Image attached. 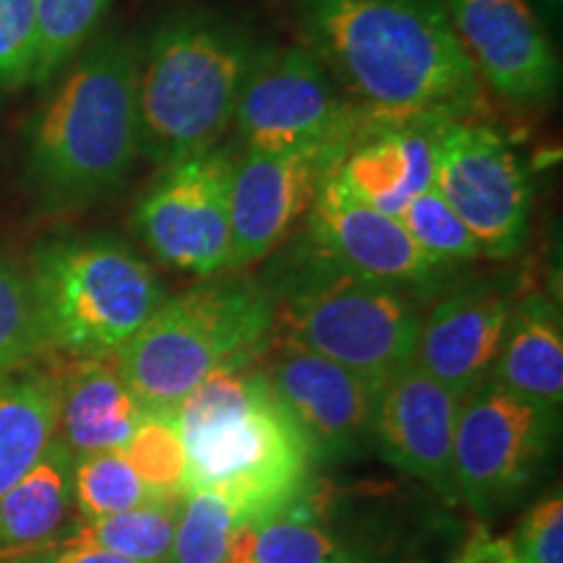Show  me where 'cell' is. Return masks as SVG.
I'll return each instance as SVG.
<instances>
[{
    "mask_svg": "<svg viewBox=\"0 0 563 563\" xmlns=\"http://www.w3.org/2000/svg\"><path fill=\"white\" fill-rule=\"evenodd\" d=\"M308 47L371 118H473L483 81L443 0H290Z\"/></svg>",
    "mask_w": 563,
    "mask_h": 563,
    "instance_id": "1",
    "label": "cell"
},
{
    "mask_svg": "<svg viewBox=\"0 0 563 563\" xmlns=\"http://www.w3.org/2000/svg\"><path fill=\"white\" fill-rule=\"evenodd\" d=\"M175 412L186 446V490L220 493L241 527L269 522L308 496L311 446L258 357L211 373Z\"/></svg>",
    "mask_w": 563,
    "mask_h": 563,
    "instance_id": "2",
    "label": "cell"
},
{
    "mask_svg": "<svg viewBox=\"0 0 563 563\" xmlns=\"http://www.w3.org/2000/svg\"><path fill=\"white\" fill-rule=\"evenodd\" d=\"M139 51L104 37L76 58L32 125L26 170L51 209H74L118 191L139 157Z\"/></svg>",
    "mask_w": 563,
    "mask_h": 563,
    "instance_id": "3",
    "label": "cell"
},
{
    "mask_svg": "<svg viewBox=\"0 0 563 563\" xmlns=\"http://www.w3.org/2000/svg\"><path fill=\"white\" fill-rule=\"evenodd\" d=\"M262 282L274 300V336L344 365L376 391L415 361L420 300L342 269L302 235Z\"/></svg>",
    "mask_w": 563,
    "mask_h": 563,
    "instance_id": "4",
    "label": "cell"
},
{
    "mask_svg": "<svg viewBox=\"0 0 563 563\" xmlns=\"http://www.w3.org/2000/svg\"><path fill=\"white\" fill-rule=\"evenodd\" d=\"M258 45L228 19L165 21L139 53V154L152 165L220 144L235 118Z\"/></svg>",
    "mask_w": 563,
    "mask_h": 563,
    "instance_id": "5",
    "label": "cell"
},
{
    "mask_svg": "<svg viewBox=\"0 0 563 563\" xmlns=\"http://www.w3.org/2000/svg\"><path fill=\"white\" fill-rule=\"evenodd\" d=\"M272 334L274 300L264 282L217 274L165 298L115 361L141 405L178 407L211 373L256 361Z\"/></svg>",
    "mask_w": 563,
    "mask_h": 563,
    "instance_id": "6",
    "label": "cell"
},
{
    "mask_svg": "<svg viewBox=\"0 0 563 563\" xmlns=\"http://www.w3.org/2000/svg\"><path fill=\"white\" fill-rule=\"evenodd\" d=\"M30 282L45 350L74 357L115 355L167 298L152 266L108 235L42 243Z\"/></svg>",
    "mask_w": 563,
    "mask_h": 563,
    "instance_id": "7",
    "label": "cell"
},
{
    "mask_svg": "<svg viewBox=\"0 0 563 563\" xmlns=\"http://www.w3.org/2000/svg\"><path fill=\"white\" fill-rule=\"evenodd\" d=\"M559 407L488 382L460 399L452 473L456 498L481 517L517 504L545 467Z\"/></svg>",
    "mask_w": 563,
    "mask_h": 563,
    "instance_id": "8",
    "label": "cell"
},
{
    "mask_svg": "<svg viewBox=\"0 0 563 563\" xmlns=\"http://www.w3.org/2000/svg\"><path fill=\"white\" fill-rule=\"evenodd\" d=\"M361 112L308 47H258L238 100L243 150L319 152L340 159Z\"/></svg>",
    "mask_w": 563,
    "mask_h": 563,
    "instance_id": "9",
    "label": "cell"
},
{
    "mask_svg": "<svg viewBox=\"0 0 563 563\" xmlns=\"http://www.w3.org/2000/svg\"><path fill=\"white\" fill-rule=\"evenodd\" d=\"M230 146L188 154L159 167L133 211V228L173 269L217 277L230 269Z\"/></svg>",
    "mask_w": 563,
    "mask_h": 563,
    "instance_id": "10",
    "label": "cell"
},
{
    "mask_svg": "<svg viewBox=\"0 0 563 563\" xmlns=\"http://www.w3.org/2000/svg\"><path fill=\"white\" fill-rule=\"evenodd\" d=\"M433 188L462 217L485 258L506 262L525 249L532 180L501 131L473 118L449 123L441 136Z\"/></svg>",
    "mask_w": 563,
    "mask_h": 563,
    "instance_id": "11",
    "label": "cell"
},
{
    "mask_svg": "<svg viewBox=\"0 0 563 563\" xmlns=\"http://www.w3.org/2000/svg\"><path fill=\"white\" fill-rule=\"evenodd\" d=\"M302 238L342 269L397 287L418 300L441 295L460 279L462 266L428 256L397 217L355 199L332 175L316 191Z\"/></svg>",
    "mask_w": 563,
    "mask_h": 563,
    "instance_id": "12",
    "label": "cell"
},
{
    "mask_svg": "<svg viewBox=\"0 0 563 563\" xmlns=\"http://www.w3.org/2000/svg\"><path fill=\"white\" fill-rule=\"evenodd\" d=\"M258 365L306 435L316 464L352 460L373 446L378 391L357 373L274 334Z\"/></svg>",
    "mask_w": 563,
    "mask_h": 563,
    "instance_id": "13",
    "label": "cell"
},
{
    "mask_svg": "<svg viewBox=\"0 0 563 563\" xmlns=\"http://www.w3.org/2000/svg\"><path fill=\"white\" fill-rule=\"evenodd\" d=\"M336 157L319 152L243 150L230 178V269L269 258L308 214Z\"/></svg>",
    "mask_w": 563,
    "mask_h": 563,
    "instance_id": "14",
    "label": "cell"
},
{
    "mask_svg": "<svg viewBox=\"0 0 563 563\" xmlns=\"http://www.w3.org/2000/svg\"><path fill=\"white\" fill-rule=\"evenodd\" d=\"M483 84L514 104L551 100L561 60L530 0H443Z\"/></svg>",
    "mask_w": 563,
    "mask_h": 563,
    "instance_id": "15",
    "label": "cell"
},
{
    "mask_svg": "<svg viewBox=\"0 0 563 563\" xmlns=\"http://www.w3.org/2000/svg\"><path fill=\"white\" fill-rule=\"evenodd\" d=\"M449 123L439 115H361L329 175L355 199L399 220L412 199L435 186L439 146Z\"/></svg>",
    "mask_w": 563,
    "mask_h": 563,
    "instance_id": "16",
    "label": "cell"
},
{
    "mask_svg": "<svg viewBox=\"0 0 563 563\" xmlns=\"http://www.w3.org/2000/svg\"><path fill=\"white\" fill-rule=\"evenodd\" d=\"M460 397L418 361L402 365L376 394L373 446L399 473L454 501V428Z\"/></svg>",
    "mask_w": 563,
    "mask_h": 563,
    "instance_id": "17",
    "label": "cell"
},
{
    "mask_svg": "<svg viewBox=\"0 0 563 563\" xmlns=\"http://www.w3.org/2000/svg\"><path fill=\"white\" fill-rule=\"evenodd\" d=\"M511 306L504 282H454L422 316L415 361L456 397H467L490 378Z\"/></svg>",
    "mask_w": 563,
    "mask_h": 563,
    "instance_id": "18",
    "label": "cell"
},
{
    "mask_svg": "<svg viewBox=\"0 0 563 563\" xmlns=\"http://www.w3.org/2000/svg\"><path fill=\"white\" fill-rule=\"evenodd\" d=\"M144 410L115 355L76 357L60 373L58 439L74 456L123 449Z\"/></svg>",
    "mask_w": 563,
    "mask_h": 563,
    "instance_id": "19",
    "label": "cell"
},
{
    "mask_svg": "<svg viewBox=\"0 0 563 563\" xmlns=\"http://www.w3.org/2000/svg\"><path fill=\"white\" fill-rule=\"evenodd\" d=\"M506 389L561 407L563 399V329L561 313L543 292L514 300L501 350L490 373Z\"/></svg>",
    "mask_w": 563,
    "mask_h": 563,
    "instance_id": "20",
    "label": "cell"
},
{
    "mask_svg": "<svg viewBox=\"0 0 563 563\" xmlns=\"http://www.w3.org/2000/svg\"><path fill=\"white\" fill-rule=\"evenodd\" d=\"M74 460L55 435L30 473L0 496V559L40 551L63 532L74 504Z\"/></svg>",
    "mask_w": 563,
    "mask_h": 563,
    "instance_id": "21",
    "label": "cell"
},
{
    "mask_svg": "<svg viewBox=\"0 0 563 563\" xmlns=\"http://www.w3.org/2000/svg\"><path fill=\"white\" fill-rule=\"evenodd\" d=\"M60 376L21 365L0 376V496L24 477L58 435Z\"/></svg>",
    "mask_w": 563,
    "mask_h": 563,
    "instance_id": "22",
    "label": "cell"
},
{
    "mask_svg": "<svg viewBox=\"0 0 563 563\" xmlns=\"http://www.w3.org/2000/svg\"><path fill=\"white\" fill-rule=\"evenodd\" d=\"M180 504L183 496H175L110 517L84 519L79 527L60 532L47 545H97L141 563H165L170 555Z\"/></svg>",
    "mask_w": 563,
    "mask_h": 563,
    "instance_id": "23",
    "label": "cell"
},
{
    "mask_svg": "<svg viewBox=\"0 0 563 563\" xmlns=\"http://www.w3.org/2000/svg\"><path fill=\"white\" fill-rule=\"evenodd\" d=\"M165 498L141 481L123 449L84 454L74 460V501L84 519H100L150 506Z\"/></svg>",
    "mask_w": 563,
    "mask_h": 563,
    "instance_id": "24",
    "label": "cell"
},
{
    "mask_svg": "<svg viewBox=\"0 0 563 563\" xmlns=\"http://www.w3.org/2000/svg\"><path fill=\"white\" fill-rule=\"evenodd\" d=\"M141 481L159 496L186 493V446L175 407H146L123 446Z\"/></svg>",
    "mask_w": 563,
    "mask_h": 563,
    "instance_id": "25",
    "label": "cell"
},
{
    "mask_svg": "<svg viewBox=\"0 0 563 563\" xmlns=\"http://www.w3.org/2000/svg\"><path fill=\"white\" fill-rule=\"evenodd\" d=\"M112 0H34L37 5V87L51 84L95 34Z\"/></svg>",
    "mask_w": 563,
    "mask_h": 563,
    "instance_id": "26",
    "label": "cell"
},
{
    "mask_svg": "<svg viewBox=\"0 0 563 563\" xmlns=\"http://www.w3.org/2000/svg\"><path fill=\"white\" fill-rule=\"evenodd\" d=\"M238 527L235 509L220 493L186 490L165 563H224Z\"/></svg>",
    "mask_w": 563,
    "mask_h": 563,
    "instance_id": "27",
    "label": "cell"
},
{
    "mask_svg": "<svg viewBox=\"0 0 563 563\" xmlns=\"http://www.w3.org/2000/svg\"><path fill=\"white\" fill-rule=\"evenodd\" d=\"M45 352L30 274L0 258V376Z\"/></svg>",
    "mask_w": 563,
    "mask_h": 563,
    "instance_id": "28",
    "label": "cell"
},
{
    "mask_svg": "<svg viewBox=\"0 0 563 563\" xmlns=\"http://www.w3.org/2000/svg\"><path fill=\"white\" fill-rule=\"evenodd\" d=\"M399 222L410 232L412 241L439 262L464 266L483 258L481 243L475 241L473 232L462 222V217L449 207L446 199L435 188H428L426 194L412 199L410 207L399 217Z\"/></svg>",
    "mask_w": 563,
    "mask_h": 563,
    "instance_id": "29",
    "label": "cell"
},
{
    "mask_svg": "<svg viewBox=\"0 0 563 563\" xmlns=\"http://www.w3.org/2000/svg\"><path fill=\"white\" fill-rule=\"evenodd\" d=\"M340 551L336 540L323 527L302 517L295 504L269 522L253 527L251 563H319Z\"/></svg>",
    "mask_w": 563,
    "mask_h": 563,
    "instance_id": "30",
    "label": "cell"
},
{
    "mask_svg": "<svg viewBox=\"0 0 563 563\" xmlns=\"http://www.w3.org/2000/svg\"><path fill=\"white\" fill-rule=\"evenodd\" d=\"M37 66V5L34 0H0V89L34 81Z\"/></svg>",
    "mask_w": 563,
    "mask_h": 563,
    "instance_id": "31",
    "label": "cell"
},
{
    "mask_svg": "<svg viewBox=\"0 0 563 563\" xmlns=\"http://www.w3.org/2000/svg\"><path fill=\"white\" fill-rule=\"evenodd\" d=\"M514 548L519 563H563V501L559 490L527 511Z\"/></svg>",
    "mask_w": 563,
    "mask_h": 563,
    "instance_id": "32",
    "label": "cell"
},
{
    "mask_svg": "<svg viewBox=\"0 0 563 563\" xmlns=\"http://www.w3.org/2000/svg\"><path fill=\"white\" fill-rule=\"evenodd\" d=\"M11 563H141L97 545H47L40 551L13 555Z\"/></svg>",
    "mask_w": 563,
    "mask_h": 563,
    "instance_id": "33",
    "label": "cell"
},
{
    "mask_svg": "<svg viewBox=\"0 0 563 563\" xmlns=\"http://www.w3.org/2000/svg\"><path fill=\"white\" fill-rule=\"evenodd\" d=\"M452 563H519V555L511 538H496L485 527H477Z\"/></svg>",
    "mask_w": 563,
    "mask_h": 563,
    "instance_id": "34",
    "label": "cell"
},
{
    "mask_svg": "<svg viewBox=\"0 0 563 563\" xmlns=\"http://www.w3.org/2000/svg\"><path fill=\"white\" fill-rule=\"evenodd\" d=\"M251 527H238L235 534H232L230 553L224 563H251L249 561V548H251Z\"/></svg>",
    "mask_w": 563,
    "mask_h": 563,
    "instance_id": "35",
    "label": "cell"
},
{
    "mask_svg": "<svg viewBox=\"0 0 563 563\" xmlns=\"http://www.w3.org/2000/svg\"><path fill=\"white\" fill-rule=\"evenodd\" d=\"M532 9L538 13L540 21L545 24V30H551L553 24H561V9L563 0H532Z\"/></svg>",
    "mask_w": 563,
    "mask_h": 563,
    "instance_id": "36",
    "label": "cell"
},
{
    "mask_svg": "<svg viewBox=\"0 0 563 563\" xmlns=\"http://www.w3.org/2000/svg\"><path fill=\"white\" fill-rule=\"evenodd\" d=\"M319 563H365V561L355 559V555H350V553H344V551H336L334 555H329V559H323Z\"/></svg>",
    "mask_w": 563,
    "mask_h": 563,
    "instance_id": "37",
    "label": "cell"
}]
</instances>
